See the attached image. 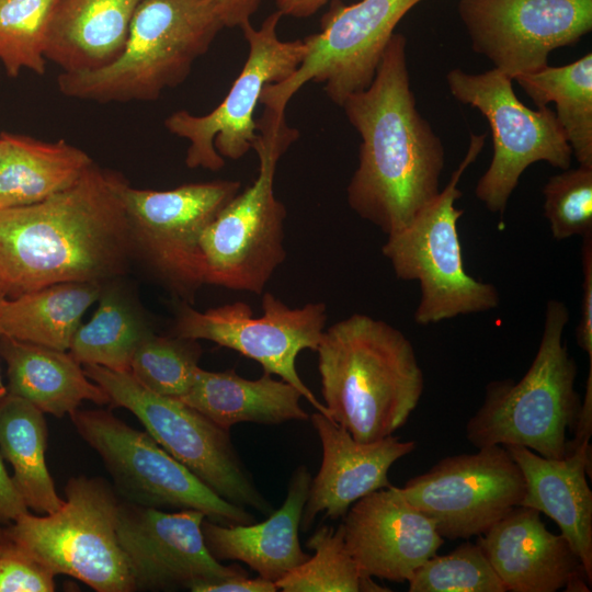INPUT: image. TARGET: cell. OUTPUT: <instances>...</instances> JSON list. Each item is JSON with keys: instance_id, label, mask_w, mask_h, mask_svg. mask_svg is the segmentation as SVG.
I'll return each mask as SVG.
<instances>
[{"instance_id": "cell-11", "label": "cell", "mask_w": 592, "mask_h": 592, "mask_svg": "<svg viewBox=\"0 0 592 592\" xmlns=\"http://www.w3.org/2000/svg\"><path fill=\"white\" fill-rule=\"evenodd\" d=\"M69 417L79 435L99 454L125 501L157 509L197 510L223 525L255 522L246 508L215 493L147 431H138L103 409L78 408Z\"/></svg>"}, {"instance_id": "cell-12", "label": "cell", "mask_w": 592, "mask_h": 592, "mask_svg": "<svg viewBox=\"0 0 592 592\" xmlns=\"http://www.w3.org/2000/svg\"><path fill=\"white\" fill-rule=\"evenodd\" d=\"M236 180L189 183L171 190H146L124 179L121 200L133 255L171 293L192 303L204 285L198 243L205 227L240 192Z\"/></svg>"}, {"instance_id": "cell-34", "label": "cell", "mask_w": 592, "mask_h": 592, "mask_svg": "<svg viewBox=\"0 0 592 592\" xmlns=\"http://www.w3.org/2000/svg\"><path fill=\"white\" fill-rule=\"evenodd\" d=\"M202 348L197 340L150 332L135 351L129 373L147 389L180 398L191 387Z\"/></svg>"}, {"instance_id": "cell-46", "label": "cell", "mask_w": 592, "mask_h": 592, "mask_svg": "<svg viewBox=\"0 0 592 592\" xmlns=\"http://www.w3.org/2000/svg\"><path fill=\"white\" fill-rule=\"evenodd\" d=\"M1 147H2V144H1V138H0V155H1Z\"/></svg>"}, {"instance_id": "cell-35", "label": "cell", "mask_w": 592, "mask_h": 592, "mask_svg": "<svg viewBox=\"0 0 592 592\" xmlns=\"http://www.w3.org/2000/svg\"><path fill=\"white\" fill-rule=\"evenodd\" d=\"M410 592H506L482 549L466 542L434 555L410 577Z\"/></svg>"}, {"instance_id": "cell-33", "label": "cell", "mask_w": 592, "mask_h": 592, "mask_svg": "<svg viewBox=\"0 0 592 592\" xmlns=\"http://www.w3.org/2000/svg\"><path fill=\"white\" fill-rule=\"evenodd\" d=\"M56 0H0V61L9 77L44 75Z\"/></svg>"}, {"instance_id": "cell-22", "label": "cell", "mask_w": 592, "mask_h": 592, "mask_svg": "<svg viewBox=\"0 0 592 592\" xmlns=\"http://www.w3.org/2000/svg\"><path fill=\"white\" fill-rule=\"evenodd\" d=\"M519 465L525 493L521 505L556 522L592 581L591 445L585 441L562 458H546L519 445H504Z\"/></svg>"}, {"instance_id": "cell-15", "label": "cell", "mask_w": 592, "mask_h": 592, "mask_svg": "<svg viewBox=\"0 0 592 592\" xmlns=\"http://www.w3.org/2000/svg\"><path fill=\"white\" fill-rule=\"evenodd\" d=\"M262 316L235 301L200 311L182 301L177 310L172 334L207 340L259 363L264 373L277 375L294 386L314 408L328 417L326 407L299 377L296 358L304 350L316 351L327 321L323 303L291 308L272 293L262 295Z\"/></svg>"}, {"instance_id": "cell-19", "label": "cell", "mask_w": 592, "mask_h": 592, "mask_svg": "<svg viewBox=\"0 0 592 592\" xmlns=\"http://www.w3.org/2000/svg\"><path fill=\"white\" fill-rule=\"evenodd\" d=\"M342 524L346 548L365 578L408 581L444 543L433 520L391 485L354 502Z\"/></svg>"}, {"instance_id": "cell-40", "label": "cell", "mask_w": 592, "mask_h": 592, "mask_svg": "<svg viewBox=\"0 0 592 592\" xmlns=\"http://www.w3.org/2000/svg\"><path fill=\"white\" fill-rule=\"evenodd\" d=\"M27 511L0 454V524L8 525Z\"/></svg>"}, {"instance_id": "cell-38", "label": "cell", "mask_w": 592, "mask_h": 592, "mask_svg": "<svg viewBox=\"0 0 592 592\" xmlns=\"http://www.w3.org/2000/svg\"><path fill=\"white\" fill-rule=\"evenodd\" d=\"M581 264L582 298L576 340L577 344L589 355V362H592V232L582 237Z\"/></svg>"}, {"instance_id": "cell-26", "label": "cell", "mask_w": 592, "mask_h": 592, "mask_svg": "<svg viewBox=\"0 0 592 592\" xmlns=\"http://www.w3.org/2000/svg\"><path fill=\"white\" fill-rule=\"evenodd\" d=\"M300 392L264 373L247 379L235 369L209 372L198 367L190 389L180 398L224 430L238 423L281 424L306 421Z\"/></svg>"}, {"instance_id": "cell-44", "label": "cell", "mask_w": 592, "mask_h": 592, "mask_svg": "<svg viewBox=\"0 0 592 592\" xmlns=\"http://www.w3.org/2000/svg\"><path fill=\"white\" fill-rule=\"evenodd\" d=\"M3 297V296H0ZM1 335V332H0ZM8 395L7 386L2 382L1 372H0V402L5 398Z\"/></svg>"}, {"instance_id": "cell-20", "label": "cell", "mask_w": 592, "mask_h": 592, "mask_svg": "<svg viewBox=\"0 0 592 592\" xmlns=\"http://www.w3.org/2000/svg\"><path fill=\"white\" fill-rule=\"evenodd\" d=\"M322 451L320 468L311 480L300 530L311 527L316 516L337 520L364 496L388 487V471L415 448L414 441L389 435L373 442H358L321 412L309 417Z\"/></svg>"}, {"instance_id": "cell-28", "label": "cell", "mask_w": 592, "mask_h": 592, "mask_svg": "<svg viewBox=\"0 0 592 592\" xmlns=\"http://www.w3.org/2000/svg\"><path fill=\"white\" fill-rule=\"evenodd\" d=\"M103 283L65 282L13 298L0 297L1 335L68 351L88 308Z\"/></svg>"}, {"instance_id": "cell-10", "label": "cell", "mask_w": 592, "mask_h": 592, "mask_svg": "<svg viewBox=\"0 0 592 592\" xmlns=\"http://www.w3.org/2000/svg\"><path fill=\"white\" fill-rule=\"evenodd\" d=\"M422 0H332L320 31L304 38L306 52L285 80L264 87L261 101L285 114L291 99L307 83H322L327 96L342 105L373 81L383 54L406 13Z\"/></svg>"}, {"instance_id": "cell-3", "label": "cell", "mask_w": 592, "mask_h": 592, "mask_svg": "<svg viewBox=\"0 0 592 592\" xmlns=\"http://www.w3.org/2000/svg\"><path fill=\"white\" fill-rule=\"evenodd\" d=\"M316 352L328 418L358 442L392 435L422 397L413 345L386 321L353 314L325 329Z\"/></svg>"}, {"instance_id": "cell-42", "label": "cell", "mask_w": 592, "mask_h": 592, "mask_svg": "<svg viewBox=\"0 0 592 592\" xmlns=\"http://www.w3.org/2000/svg\"><path fill=\"white\" fill-rule=\"evenodd\" d=\"M329 0H275L282 15L307 18L316 13Z\"/></svg>"}, {"instance_id": "cell-14", "label": "cell", "mask_w": 592, "mask_h": 592, "mask_svg": "<svg viewBox=\"0 0 592 592\" xmlns=\"http://www.w3.org/2000/svg\"><path fill=\"white\" fill-rule=\"evenodd\" d=\"M512 81L496 68L481 73L455 68L446 75L452 95L479 110L489 122L493 156L475 193L490 212L498 214L506 208L527 167L545 161L566 170L572 157L555 112L547 106L535 111L524 105L515 95Z\"/></svg>"}, {"instance_id": "cell-32", "label": "cell", "mask_w": 592, "mask_h": 592, "mask_svg": "<svg viewBox=\"0 0 592 592\" xmlns=\"http://www.w3.org/2000/svg\"><path fill=\"white\" fill-rule=\"evenodd\" d=\"M306 547L315 551L308 560L278 579L277 590L284 592H358L389 591L373 578L362 576L350 555L344 539V527H318Z\"/></svg>"}, {"instance_id": "cell-36", "label": "cell", "mask_w": 592, "mask_h": 592, "mask_svg": "<svg viewBox=\"0 0 592 592\" xmlns=\"http://www.w3.org/2000/svg\"><path fill=\"white\" fill-rule=\"evenodd\" d=\"M544 214L557 240L592 232V168L566 169L543 187Z\"/></svg>"}, {"instance_id": "cell-21", "label": "cell", "mask_w": 592, "mask_h": 592, "mask_svg": "<svg viewBox=\"0 0 592 592\" xmlns=\"http://www.w3.org/2000/svg\"><path fill=\"white\" fill-rule=\"evenodd\" d=\"M540 514L517 505L478 536L477 544L505 591L556 592L572 578L587 577L569 542L548 531Z\"/></svg>"}, {"instance_id": "cell-43", "label": "cell", "mask_w": 592, "mask_h": 592, "mask_svg": "<svg viewBox=\"0 0 592 592\" xmlns=\"http://www.w3.org/2000/svg\"><path fill=\"white\" fill-rule=\"evenodd\" d=\"M9 542L5 527L0 524V549Z\"/></svg>"}, {"instance_id": "cell-27", "label": "cell", "mask_w": 592, "mask_h": 592, "mask_svg": "<svg viewBox=\"0 0 592 592\" xmlns=\"http://www.w3.org/2000/svg\"><path fill=\"white\" fill-rule=\"evenodd\" d=\"M0 209L39 203L73 185L94 163L64 139L1 133Z\"/></svg>"}, {"instance_id": "cell-9", "label": "cell", "mask_w": 592, "mask_h": 592, "mask_svg": "<svg viewBox=\"0 0 592 592\" xmlns=\"http://www.w3.org/2000/svg\"><path fill=\"white\" fill-rule=\"evenodd\" d=\"M109 396L112 407L130 411L153 440L223 499L269 515L263 497L229 435L197 410L139 384L129 372L82 365Z\"/></svg>"}, {"instance_id": "cell-37", "label": "cell", "mask_w": 592, "mask_h": 592, "mask_svg": "<svg viewBox=\"0 0 592 592\" xmlns=\"http://www.w3.org/2000/svg\"><path fill=\"white\" fill-rule=\"evenodd\" d=\"M56 574L24 548L9 542L0 549V592H52Z\"/></svg>"}, {"instance_id": "cell-5", "label": "cell", "mask_w": 592, "mask_h": 592, "mask_svg": "<svg viewBox=\"0 0 592 592\" xmlns=\"http://www.w3.org/2000/svg\"><path fill=\"white\" fill-rule=\"evenodd\" d=\"M568 321L565 303L548 300L531 366L516 383L487 385L480 408L465 428L471 445H519L556 459L568 454L567 432L574 431L582 401L574 388L577 364L563 341Z\"/></svg>"}, {"instance_id": "cell-29", "label": "cell", "mask_w": 592, "mask_h": 592, "mask_svg": "<svg viewBox=\"0 0 592 592\" xmlns=\"http://www.w3.org/2000/svg\"><path fill=\"white\" fill-rule=\"evenodd\" d=\"M47 435L44 413L34 405L9 394L0 402V454L27 509L45 514L64 504L45 460Z\"/></svg>"}, {"instance_id": "cell-18", "label": "cell", "mask_w": 592, "mask_h": 592, "mask_svg": "<svg viewBox=\"0 0 592 592\" xmlns=\"http://www.w3.org/2000/svg\"><path fill=\"white\" fill-rule=\"evenodd\" d=\"M204 519L203 512L192 509L166 512L119 502L116 533L136 590L190 589L197 582L248 573L210 555L202 532Z\"/></svg>"}, {"instance_id": "cell-45", "label": "cell", "mask_w": 592, "mask_h": 592, "mask_svg": "<svg viewBox=\"0 0 592 592\" xmlns=\"http://www.w3.org/2000/svg\"><path fill=\"white\" fill-rule=\"evenodd\" d=\"M0 296H3V297H5V296H4V294H3V291H2L1 284H0Z\"/></svg>"}, {"instance_id": "cell-31", "label": "cell", "mask_w": 592, "mask_h": 592, "mask_svg": "<svg viewBox=\"0 0 592 592\" xmlns=\"http://www.w3.org/2000/svg\"><path fill=\"white\" fill-rule=\"evenodd\" d=\"M537 107L556 104V117L579 166L592 168V54L516 77Z\"/></svg>"}, {"instance_id": "cell-2", "label": "cell", "mask_w": 592, "mask_h": 592, "mask_svg": "<svg viewBox=\"0 0 592 592\" xmlns=\"http://www.w3.org/2000/svg\"><path fill=\"white\" fill-rule=\"evenodd\" d=\"M406 37L391 36L372 83L341 105L361 136L349 206L386 236L406 226L439 194L444 147L417 109Z\"/></svg>"}, {"instance_id": "cell-23", "label": "cell", "mask_w": 592, "mask_h": 592, "mask_svg": "<svg viewBox=\"0 0 592 592\" xmlns=\"http://www.w3.org/2000/svg\"><path fill=\"white\" fill-rule=\"evenodd\" d=\"M311 476L305 465L292 474L283 504L260 523H202L205 545L218 561H241L259 577L276 582L310 558L299 542L300 521Z\"/></svg>"}, {"instance_id": "cell-7", "label": "cell", "mask_w": 592, "mask_h": 592, "mask_svg": "<svg viewBox=\"0 0 592 592\" xmlns=\"http://www.w3.org/2000/svg\"><path fill=\"white\" fill-rule=\"evenodd\" d=\"M486 136L470 134L466 156L446 186L408 226L387 236L382 248L398 280L419 283L420 300L413 316L417 325L437 323L499 306L496 286L466 272L457 230L464 210L455 205L462 196L459 179L482 150Z\"/></svg>"}, {"instance_id": "cell-30", "label": "cell", "mask_w": 592, "mask_h": 592, "mask_svg": "<svg viewBox=\"0 0 592 592\" xmlns=\"http://www.w3.org/2000/svg\"><path fill=\"white\" fill-rule=\"evenodd\" d=\"M98 301L92 318L75 332L68 352L81 365L129 372L135 351L152 330L118 278L102 284Z\"/></svg>"}, {"instance_id": "cell-13", "label": "cell", "mask_w": 592, "mask_h": 592, "mask_svg": "<svg viewBox=\"0 0 592 592\" xmlns=\"http://www.w3.org/2000/svg\"><path fill=\"white\" fill-rule=\"evenodd\" d=\"M282 16L275 11L258 29L251 22L240 26L248 43V56L228 93L213 111L194 115L179 110L164 119L171 134L189 141L187 168L218 171L226 159L238 160L253 148L258 138L254 112L264 87L287 79L306 52L304 39L278 37Z\"/></svg>"}, {"instance_id": "cell-17", "label": "cell", "mask_w": 592, "mask_h": 592, "mask_svg": "<svg viewBox=\"0 0 592 592\" xmlns=\"http://www.w3.org/2000/svg\"><path fill=\"white\" fill-rule=\"evenodd\" d=\"M457 11L471 48L512 80L592 30V0H459Z\"/></svg>"}, {"instance_id": "cell-6", "label": "cell", "mask_w": 592, "mask_h": 592, "mask_svg": "<svg viewBox=\"0 0 592 592\" xmlns=\"http://www.w3.org/2000/svg\"><path fill=\"white\" fill-rule=\"evenodd\" d=\"M257 126L258 177L205 227L198 250L204 284L260 295L286 258V208L274 194V175L298 132L287 126L285 114L267 110Z\"/></svg>"}, {"instance_id": "cell-16", "label": "cell", "mask_w": 592, "mask_h": 592, "mask_svg": "<svg viewBox=\"0 0 592 592\" xmlns=\"http://www.w3.org/2000/svg\"><path fill=\"white\" fill-rule=\"evenodd\" d=\"M399 490L443 538L467 539L521 505L525 480L506 448L492 445L444 457Z\"/></svg>"}, {"instance_id": "cell-39", "label": "cell", "mask_w": 592, "mask_h": 592, "mask_svg": "<svg viewBox=\"0 0 592 592\" xmlns=\"http://www.w3.org/2000/svg\"><path fill=\"white\" fill-rule=\"evenodd\" d=\"M193 592H275V582L248 573L236 574L214 581L197 582L190 587Z\"/></svg>"}, {"instance_id": "cell-8", "label": "cell", "mask_w": 592, "mask_h": 592, "mask_svg": "<svg viewBox=\"0 0 592 592\" xmlns=\"http://www.w3.org/2000/svg\"><path fill=\"white\" fill-rule=\"evenodd\" d=\"M64 504L45 516L29 511L5 526L10 540L48 567L98 592H130L135 583L117 533L119 501L101 478L77 476Z\"/></svg>"}, {"instance_id": "cell-4", "label": "cell", "mask_w": 592, "mask_h": 592, "mask_svg": "<svg viewBox=\"0 0 592 592\" xmlns=\"http://www.w3.org/2000/svg\"><path fill=\"white\" fill-rule=\"evenodd\" d=\"M221 27L215 0H143L122 54L99 70L61 72L58 90L96 103L155 101L185 81Z\"/></svg>"}, {"instance_id": "cell-1", "label": "cell", "mask_w": 592, "mask_h": 592, "mask_svg": "<svg viewBox=\"0 0 592 592\" xmlns=\"http://www.w3.org/2000/svg\"><path fill=\"white\" fill-rule=\"evenodd\" d=\"M124 178L93 163L70 187L0 209V284L7 298L65 282L121 278L134 257Z\"/></svg>"}, {"instance_id": "cell-24", "label": "cell", "mask_w": 592, "mask_h": 592, "mask_svg": "<svg viewBox=\"0 0 592 592\" xmlns=\"http://www.w3.org/2000/svg\"><path fill=\"white\" fill-rule=\"evenodd\" d=\"M143 0H56L46 59L61 72L102 69L124 50Z\"/></svg>"}, {"instance_id": "cell-25", "label": "cell", "mask_w": 592, "mask_h": 592, "mask_svg": "<svg viewBox=\"0 0 592 592\" xmlns=\"http://www.w3.org/2000/svg\"><path fill=\"white\" fill-rule=\"evenodd\" d=\"M0 356L7 364L8 394L31 402L43 413L61 418L84 400L110 405L106 392L68 351L0 335Z\"/></svg>"}, {"instance_id": "cell-41", "label": "cell", "mask_w": 592, "mask_h": 592, "mask_svg": "<svg viewBox=\"0 0 592 592\" xmlns=\"http://www.w3.org/2000/svg\"><path fill=\"white\" fill-rule=\"evenodd\" d=\"M261 0H215L224 26L240 27L250 22Z\"/></svg>"}]
</instances>
